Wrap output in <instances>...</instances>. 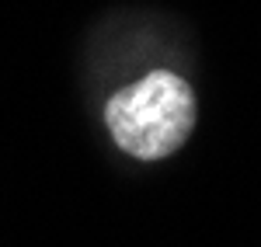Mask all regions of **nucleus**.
Here are the masks:
<instances>
[{
  "instance_id": "nucleus-1",
  "label": "nucleus",
  "mask_w": 261,
  "mask_h": 247,
  "mask_svg": "<svg viewBox=\"0 0 261 247\" xmlns=\"http://www.w3.org/2000/svg\"><path fill=\"white\" fill-rule=\"evenodd\" d=\"M112 140L140 157L161 160L171 157L195 129V94L171 70H153L143 80L112 94L105 108Z\"/></svg>"
}]
</instances>
